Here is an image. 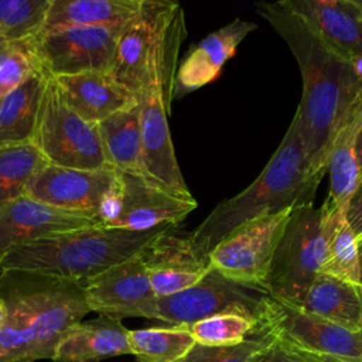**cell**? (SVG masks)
Listing matches in <instances>:
<instances>
[{
	"label": "cell",
	"instance_id": "6da1fadb",
	"mask_svg": "<svg viewBox=\"0 0 362 362\" xmlns=\"http://www.w3.org/2000/svg\"><path fill=\"white\" fill-rule=\"evenodd\" d=\"M256 10L286 41L300 66L303 95L296 117L310 171L322 178L332 137L362 92V65L334 49L283 0L257 3Z\"/></svg>",
	"mask_w": 362,
	"mask_h": 362
},
{
	"label": "cell",
	"instance_id": "7a4b0ae2",
	"mask_svg": "<svg viewBox=\"0 0 362 362\" xmlns=\"http://www.w3.org/2000/svg\"><path fill=\"white\" fill-rule=\"evenodd\" d=\"M0 362L51 359L64 332L90 313L82 283L27 270H0Z\"/></svg>",
	"mask_w": 362,
	"mask_h": 362
},
{
	"label": "cell",
	"instance_id": "3957f363",
	"mask_svg": "<svg viewBox=\"0 0 362 362\" xmlns=\"http://www.w3.org/2000/svg\"><path fill=\"white\" fill-rule=\"evenodd\" d=\"M320 181L321 178L310 171L294 115L281 143L259 177L239 194L218 204L189 238L208 257L223 238L246 222L313 204Z\"/></svg>",
	"mask_w": 362,
	"mask_h": 362
},
{
	"label": "cell",
	"instance_id": "277c9868",
	"mask_svg": "<svg viewBox=\"0 0 362 362\" xmlns=\"http://www.w3.org/2000/svg\"><path fill=\"white\" fill-rule=\"evenodd\" d=\"M185 37L184 11L178 3L168 1L156 31L137 102L144 174L178 195L192 197L181 174L168 127L178 52Z\"/></svg>",
	"mask_w": 362,
	"mask_h": 362
},
{
	"label": "cell",
	"instance_id": "5b68a950",
	"mask_svg": "<svg viewBox=\"0 0 362 362\" xmlns=\"http://www.w3.org/2000/svg\"><path fill=\"white\" fill-rule=\"evenodd\" d=\"M171 226L129 230L95 225L14 246L0 270H27L79 283L139 256L161 232Z\"/></svg>",
	"mask_w": 362,
	"mask_h": 362
},
{
	"label": "cell",
	"instance_id": "8992f818",
	"mask_svg": "<svg viewBox=\"0 0 362 362\" xmlns=\"http://www.w3.org/2000/svg\"><path fill=\"white\" fill-rule=\"evenodd\" d=\"M325 259L324 208L313 204L291 211L274 249L262 288L273 298L300 307Z\"/></svg>",
	"mask_w": 362,
	"mask_h": 362
},
{
	"label": "cell",
	"instance_id": "52a82bcc",
	"mask_svg": "<svg viewBox=\"0 0 362 362\" xmlns=\"http://www.w3.org/2000/svg\"><path fill=\"white\" fill-rule=\"evenodd\" d=\"M33 143L51 165L78 170L113 168L107 163L98 124L82 119L47 78Z\"/></svg>",
	"mask_w": 362,
	"mask_h": 362
},
{
	"label": "cell",
	"instance_id": "ba28073f",
	"mask_svg": "<svg viewBox=\"0 0 362 362\" xmlns=\"http://www.w3.org/2000/svg\"><path fill=\"white\" fill-rule=\"evenodd\" d=\"M124 27L64 28L40 33L27 42L40 74L47 78L92 71L110 72Z\"/></svg>",
	"mask_w": 362,
	"mask_h": 362
},
{
	"label": "cell",
	"instance_id": "9c48e42d",
	"mask_svg": "<svg viewBox=\"0 0 362 362\" xmlns=\"http://www.w3.org/2000/svg\"><path fill=\"white\" fill-rule=\"evenodd\" d=\"M256 321L277 338L324 359L362 362V331L342 328L270 296L263 298Z\"/></svg>",
	"mask_w": 362,
	"mask_h": 362
},
{
	"label": "cell",
	"instance_id": "30bf717a",
	"mask_svg": "<svg viewBox=\"0 0 362 362\" xmlns=\"http://www.w3.org/2000/svg\"><path fill=\"white\" fill-rule=\"evenodd\" d=\"M269 296L256 286L236 283L211 272L197 284L180 293L157 297L154 320L168 325H192L221 313H238L256 318L263 298Z\"/></svg>",
	"mask_w": 362,
	"mask_h": 362
},
{
	"label": "cell",
	"instance_id": "8fae6325",
	"mask_svg": "<svg viewBox=\"0 0 362 362\" xmlns=\"http://www.w3.org/2000/svg\"><path fill=\"white\" fill-rule=\"evenodd\" d=\"M291 211L253 219L236 228L209 252L211 269L236 283L262 288Z\"/></svg>",
	"mask_w": 362,
	"mask_h": 362
},
{
	"label": "cell",
	"instance_id": "7c38bea8",
	"mask_svg": "<svg viewBox=\"0 0 362 362\" xmlns=\"http://www.w3.org/2000/svg\"><path fill=\"white\" fill-rule=\"evenodd\" d=\"M140 255L83 283L90 311L117 320L126 317L154 320L157 297Z\"/></svg>",
	"mask_w": 362,
	"mask_h": 362
},
{
	"label": "cell",
	"instance_id": "4fadbf2b",
	"mask_svg": "<svg viewBox=\"0 0 362 362\" xmlns=\"http://www.w3.org/2000/svg\"><path fill=\"white\" fill-rule=\"evenodd\" d=\"M122 211L110 228L148 230L177 226L197 208L194 197H182L143 173L119 171Z\"/></svg>",
	"mask_w": 362,
	"mask_h": 362
},
{
	"label": "cell",
	"instance_id": "5bb4252c",
	"mask_svg": "<svg viewBox=\"0 0 362 362\" xmlns=\"http://www.w3.org/2000/svg\"><path fill=\"white\" fill-rule=\"evenodd\" d=\"M116 174V168L78 170L45 164L30 180L24 195L59 209L96 215Z\"/></svg>",
	"mask_w": 362,
	"mask_h": 362
},
{
	"label": "cell",
	"instance_id": "9a60e30c",
	"mask_svg": "<svg viewBox=\"0 0 362 362\" xmlns=\"http://www.w3.org/2000/svg\"><path fill=\"white\" fill-rule=\"evenodd\" d=\"M140 256L156 297L187 290L211 272L208 257L194 246L189 235L177 233L175 226L161 232Z\"/></svg>",
	"mask_w": 362,
	"mask_h": 362
},
{
	"label": "cell",
	"instance_id": "2e32d148",
	"mask_svg": "<svg viewBox=\"0 0 362 362\" xmlns=\"http://www.w3.org/2000/svg\"><path fill=\"white\" fill-rule=\"evenodd\" d=\"M100 225L95 214L71 212L25 195L0 208V260L17 245Z\"/></svg>",
	"mask_w": 362,
	"mask_h": 362
},
{
	"label": "cell",
	"instance_id": "e0dca14e",
	"mask_svg": "<svg viewBox=\"0 0 362 362\" xmlns=\"http://www.w3.org/2000/svg\"><path fill=\"white\" fill-rule=\"evenodd\" d=\"M256 28L257 25L252 21L235 18L192 44L177 66L173 100L214 82L225 62L235 55L238 45Z\"/></svg>",
	"mask_w": 362,
	"mask_h": 362
},
{
	"label": "cell",
	"instance_id": "ac0fdd59",
	"mask_svg": "<svg viewBox=\"0 0 362 362\" xmlns=\"http://www.w3.org/2000/svg\"><path fill=\"white\" fill-rule=\"evenodd\" d=\"M334 49L362 65V7L356 0H283Z\"/></svg>",
	"mask_w": 362,
	"mask_h": 362
},
{
	"label": "cell",
	"instance_id": "d6986e66",
	"mask_svg": "<svg viewBox=\"0 0 362 362\" xmlns=\"http://www.w3.org/2000/svg\"><path fill=\"white\" fill-rule=\"evenodd\" d=\"M167 0H143L139 14L123 28L112 66L113 76L136 98L147 75L148 58Z\"/></svg>",
	"mask_w": 362,
	"mask_h": 362
},
{
	"label": "cell",
	"instance_id": "ffe728a7",
	"mask_svg": "<svg viewBox=\"0 0 362 362\" xmlns=\"http://www.w3.org/2000/svg\"><path fill=\"white\" fill-rule=\"evenodd\" d=\"M52 79L65 103L82 119L95 124L137 103V98L109 71L82 72Z\"/></svg>",
	"mask_w": 362,
	"mask_h": 362
},
{
	"label": "cell",
	"instance_id": "44dd1931",
	"mask_svg": "<svg viewBox=\"0 0 362 362\" xmlns=\"http://www.w3.org/2000/svg\"><path fill=\"white\" fill-rule=\"evenodd\" d=\"M119 355H132L129 329L122 320L99 315L68 328L51 359L52 362H100Z\"/></svg>",
	"mask_w": 362,
	"mask_h": 362
},
{
	"label": "cell",
	"instance_id": "7402d4cb",
	"mask_svg": "<svg viewBox=\"0 0 362 362\" xmlns=\"http://www.w3.org/2000/svg\"><path fill=\"white\" fill-rule=\"evenodd\" d=\"M361 124L362 92L339 123L332 137L327 158V171L329 174V194L327 199L345 212L362 175L355 153Z\"/></svg>",
	"mask_w": 362,
	"mask_h": 362
},
{
	"label": "cell",
	"instance_id": "603a6c76",
	"mask_svg": "<svg viewBox=\"0 0 362 362\" xmlns=\"http://www.w3.org/2000/svg\"><path fill=\"white\" fill-rule=\"evenodd\" d=\"M143 0H51L41 33L81 27H117L133 20Z\"/></svg>",
	"mask_w": 362,
	"mask_h": 362
},
{
	"label": "cell",
	"instance_id": "cb8c5ba5",
	"mask_svg": "<svg viewBox=\"0 0 362 362\" xmlns=\"http://www.w3.org/2000/svg\"><path fill=\"white\" fill-rule=\"evenodd\" d=\"M300 308L351 331H362V288L335 276L320 273Z\"/></svg>",
	"mask_w": 362,
	"mask_h": 362
},
{
	"label": "cell",
	"instance_id": "d4e9b609",
	"mask_svg": "<svg viewBox=\"0 0 362 362\" xmlns=\"http://www.w3.org/2000/svg\"><path fill=\"white\" fill-rule=\"evenodd\" d=\"M45 83L37 72L0 99V147L33 143Z\"/></svg>",
	"mask_w": 362,
	"mask_h": 362
},
{
	"label": "cell",
	"instance_id": "484cf974",
	"mask_svg": "<svg viewBox=\"0 0 362 362\" xmlns=\"http://www.w3.org/2000/svg\"><path fill=\"white\" fill-rule=\"evenodd\" d=\"M98 130L110 167L144 174L139 102L99 122Z\"/></svg>",
	"mask_w": 362,
	"mask_h": 362
},
{
	"label": "cell",
	"instance_id": "4316f807",
	"mask_svg": "<svg viewBox=\"0 0 362 362\" xmlns=\"http://www.w3.org/2000/svg\"><path fill=\"white\" fill-rule=\"evenodd\" d=\"M324 230H325V259L321 273H327L345 281L358 284L359 247L358 238L348 223L346 212L337 208L331 201H325Z\"/></svg>",
	"mask_w": 362,
	"mask_h": 362
},
{
	"label": "cell",
	"instance_id": "83f0119b",
	"mask_svg": "<svg viewBox=\"0 0 362 362\" xmlns=\"http://www.w3.org/2000/svg\"><path fill=\"white\" fill-rule=\"evenodd\" d=\"M132 355L137 362H178L195 345L188 325L129 329Z\"/></svg>",
	"mask_w": 362,
	"mask_h": 362
},
{
	"label": "cell",
	"instance_id": "f1b7e54d",
	"mask_svg": "<svg viewBox=\"0 0 362 362\" xmlns=\"http://www.w3.org/2000/svg\"><path fill=\"white\" fill-rule=\"evenodd\" d=\"M45 164L34 143L0 147V208L24 195L30 180Z\"/></svg>",
	"mask_w": 362,
	"mask_h": 362
},
{
	"label": "cell",
	"instance_id": "f546056e",
	"mask_svg": "<svg viewBox=\"0 0 362 362\" xmlns=\"http://www.w3.org/2000/svg\"><path fill=\"white\" fill-rule=\"evenodd\" d=\"M51 0H0V38L23 42L42 31Z\"/></svg>",
	"mask_w": 362,
	"mask_h": 362
},
{
	"label": "cell",
	"instance_id": "4dcf8cb0",
	"mask_svg": "<svg viewBox=\"0 0 362 362\" xmlns=\"http://www.w3.org/2000/svg\"><path fill=\"white\" fill-rule=\"evenodd\" d=\"M256 318L238 314L221 313L189 325L195 344L204 346H229L245 341L256 328Z\"/></svg>",
	"mask_w": 362,
	"mask_h": 362
},
{
	"label": "cell",
	"instance_id": "1f68e13d",
	"mask_svg": "<svg viewBox=\"0 0 362 362\" xmlns=\"http://www.w3.org/2000/svg\"><path fill=\"white\" fill-rule=\"evenodd\" d=\"M272 339L273 334L256 322L253 332L240 344L229 346H204L195 344L178 362H257L259 354Z\"/></svg>",
	"mask_w": 362,
	"mask_h": 362
},
{
	"label": "cell",
	"instance_id": "d6a6232c",
	"mask_svg": "<svg viewBox=\"0 0 362 362\" xmlns=\"http://www.w3.org/2000/svg\"><path fill=\"white\" fill-rule=\"evenodd\" d=\"M40 72L25 41L0 66V99L24 83L31 75Z\"/></svg>",
	"mask_w": 362,
	"mask_h": 362
},
{
	"label": "cell",
	"instance_id": "836d02e7",
	"mask_svg": "<svg viewBox=\"0 0 362 362\" xmlns=\"http://www.w3.org/2000/svg\"><path fill=\"white\" fill-rule=\"evenodd\" d=\"M257 362H328V359L297 348L273 334L270 344L259 354Z\"/></svg>",
	"mask_w": 362,
	"mask_h": 362
},
{
	"label": "cell",
	"instance_id": "e575fe53",
	"mask_svg": "<svg viewBox=\"0 0 362 362\" xmlns=\"http://www.w3.org/2000/svg\"><path fill=\"white\" fill-rule=\"evenodd\" d=\"M346 219L356 238L362 236V175L346 206Z\"/></svg>",
	"mask_w": 362,
	"mask_h": 362
},
{
	"label": "cell",
	"instance_id": "d590c367",
	"mask_svg": "<svg viewBox=\"0 0 362 362\" xmlns=\"http://www.w3.org/2000/svg\"><path fill=\"white\" fill-rule=\"evenodd\" d=\"M23 42H16V41H8L6 38H0V66L7 61L8 57H11L18 48H21Z\"/></svg>",
	"mask_w": 362,
	"mask_h": 362
},
{
	"label": "cell",
	"instance_id": "8d00e7d4",
	"mask_svg": "<svg viewBox=\"0 0 362 362\" xmlns=\"http://www.w3.org/2000/svg\"><path fill=\"white\" fill-rule=\"evenodd\" d=\"M355 153H356V158L359 161L361 165V171H362V124L359 127L358 132V137H356V146H355Z\"/></svg>",
	"mask_w": 362,
	"mask_h": 362
},
{
	"label": "cell",
	"instance_id": "74e56055",
	"mask_svg": "<svg viewBox=\"0 0 362 362\" xmlns=\"http://www.w3.org/2000/svg\"><path fill=\"white\" fill-rule=\"evenodd\" d=\"M358 247H359V264H358V284L362 288V236L358 238Z\"/></svg>",
	"mask_w": 362,
	"mask_h": 362
},
{
	"label": "cell",
	"instance_id": "f35d334b",
	"mask_svg": "<svg viewBox=\"0 0 362 362\" xmlns=\"http://www.w3.org/2000/svg\"><path fill=\"white\" fill-rule=\"evenodd\" d=\"M3 322H4V311H3V304H1V300H0V332H1V328H3Z\"/></svg>",
	"mask_w": 362,
	"mask_h": 362
},
{
	"label": "cell",
	"instance_id": "ab89813d",
	"mask_svg": "<svg viewBox=\"0 0 362 362\" xmlns=\"http://www.w3.org/2000/svg\"><path fill=\"white\" fill-rule=\"evenodd\" d=\"M356 1H358V4L362 7V0H356Z\"/></svg>",
	"mask_w": 362,
	"mask_h": 362
},
{
	"label": "cell",
	"instance_id": "60d3db41",
	"mask_svg": "<svg viewBox=\"0 0 362 362\" xmlns=\"http://www.w3.org/2000/svg\"><path fill=\"white\" fill-rule=\"evenodd\" d=\"M328 362H335V361H328Z\"/></svg>",
	"mask_w": 362,
	"mask_h": 362
}]
</instances>
